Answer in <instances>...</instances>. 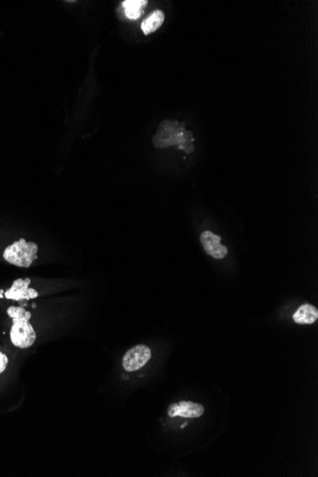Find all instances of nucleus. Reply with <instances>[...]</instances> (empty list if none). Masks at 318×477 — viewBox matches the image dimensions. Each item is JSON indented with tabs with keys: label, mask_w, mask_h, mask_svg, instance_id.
Listing matches in <instances>:
<instances>
[{
	"label": "nucleus",
	"mask_w": 318,
	"mask_h": 477,
	"mask_svg": "<svg viewBox=\"0 0 318 477\" xmlns=\"http://www.w3.org/2000/svg\"><path fill=\"white\" fill-rule=\"evenodd\" d=\"M84 316V294H62L0 307V343L21 360L62 338Z\"/></svg>",
	"instance_id": "obj_1"
},
{
	"label": "nucleus",
	"mask_w": 318,
	"mask_h": 477,
	"mask_svg": "<svg viewBox=\"0 0 318 477\" xmlns=\"http://www.w3.org/2000/svg\"><path fill=\"white\" fill-rule=\"evenodd\" d=\"M61 257L60 251L42 233L0 223V264L31 269L60 261Z\"/></svg>",
	"instance_id": "obj_2"
},
{
	"label": "nucleus",
	"mask_w": 318,
	"mask_h": 477,
	"mask_svg": "<svg viewBox=\"0 0 318 477\" xmlns=\"http://www.w3.org/2000/svg\"><path fill=\"white\" fill-rule=\"evenodd\" d=\"M85 286L84 280L71 277H19L0 284V307L77 292Z\"/></svg>",
	"instance_id": "obj_3"
},
{
	"label": "nucleus",
	"mask_w": 318,
	"mask_h": 477,
	"mask_svg": "<svg viewBox=\"0 0 318 477\" xmlns=\"http://www.w3.org/2000/svg\"><path fill=\"white\" fill-rule=\"evenodd\" d=\"M24 362L0 343V402L16 398Z\"/></svg>",
	"instance_id": "obj_4"
},
{
	"label": "nucleus",
	"mask_w": 318,
	"mask_h": 477,
	"mask_svg": "<svg viewBox=\"0 0 318 477\" xmlns=\"http://www.w3.org/2000/svg\"><path fill=\"white\" fill-rule=\"evenodd\" d=\"M192 132L185 131L184 124L177 121L166 120L161 123L158 128V134L154 137V144L156 148H166V147L178 145L180 149L189 148L187 142L190 141Z\"/></svg>",
	"instance_id": "obj_5"
},
{
	"label": "nucleus",
	"mask_w": 318,
	"mask_h": 477,
	"mask_svg": "<svg viewBox=\"0 0 318 477\" xmlns=\"http://www.w3.org/2000/svg\"><path fill=\"white\" fill-rule=\"evenodd\" d=\"M153 358V350L145 344H138L129 349L122 358L121 366L125 373H134L145 369Z\"/></svg>",
	"instance_id": "obj_6"
},
{
	"label": "nucleus",
	"mask_w": 318,
	"mask_h": 477,
	"mask_svg": "<svg viewBox=\"0 0 318 477\" xmlns=\"http://www.w3.org/2000/svg\"><path fill=\"white\" fill-rule=\"evenodd\" d=\"M203 249L215 259H223L228 255V248L221 244V237L211 231H205L200 235Z\"/></svg>",
	"instance_id": "obj_7"
},
{
	"label": "nucleus",
	"mask_w": 318,
	"mask_h": 477,
	"mask_svg": "<svg viewBox=\"0 0 318 477\" xmlns=\"http://www.w3.org/2000/svg\"><path fill=\"white\" fill-rule=\"evenodd\" d=\"M204 407L198 403L191 402H180V403H173L169 406L167 415L168 417H184L197 418L200 417L204 414Z\"/></svg>",
	"instance_id": "obj_8"
},
{
	"label": "nucleus",
	"mask_w": 318,
	"mask_h": 477,
	"mask_svg": "<svg viewBox=\"0 0 318 477\" xmlns=\"http://www.w3.org/2000/svg\"><path fill=\"white\" fill-rule=\"evenodd\" d=\"M293 317V321L301 325L314 324L318 318V311L313 305L304 304L297 309Z\"/></svg>",
	"instance_id": "obj_9"
},
{
	"label": "nucleus",
	"mask_w": 318,
	"mask_h": 477,
	"mask_svg": "<svg viewBox=\"0 0 318 477\" xmlns=\"http://www.w3.org/2000/svg\"><path fill=\"white\" fill-rule=\"evenodd\" d=\"M164 21H165V14L160 10H156L142 22V31L146 36L155 33L156 31H158L162 26Z\"/></svg>",
	"instance_id": "obj_10"
},
{
	"label": "nucleus",
	"mask_w": 318,
	"mask_h": 477,
	"mask_svg": "<svg viewBox=\"0 0 318 477\" xmlns=\"http://www.w3.org/2000/svg\"><path fill=\"white\" fill-rule=\"evenodd\" d=\"M148 4L147 0H126L123 2L125 14L130 19H138L143 14Z\"/></svg>",
	"instance_id": "obj_11"
},
{
	"label": "nucleus",
	"mask_w": 318,
	"mask_h": 477,
	"mask_svg": "<svg viewBox=\"0 0 318 477\" xmlns=\"http://www.w3.org/2000/svg\"><path fill=\"white\" fill-rule=\"evenodd\" d=\"M186 426H187V423H184V424L181 425V429H183V428H185Z\"/></svg>",
	"instance_id": "obj_12"
}]
</instances>
